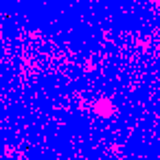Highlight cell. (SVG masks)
I'll return each mask as SVG.
<instances>
[{
    "instance_id": "1",
    "label": "cell",
    "mask_w": 160,
    "mask_h": 160,
    "mask_svg": "<svg viewBox=\"0 0 160 160\" xmlns=\"http://www.w3.org/2000/svg\"><path fill=\"white\" fill-rule=\"evenodd\" d=\"M97 112L103 114V116H107V114H112V103L110 101H99L97 103Z\"/></svg>"
}]
</instances>
